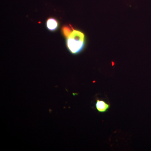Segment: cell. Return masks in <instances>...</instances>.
Segmentation results:
<instances>
[{
	"mask_svg": "<svg viewBox=\"0 0 151 151\" xmlns=\"http://www.w3.org/2000/svg\"><path fill=\"white\" fill-rule=\"evenodd\" d=\"M68 48L73 54H78L82 51L85 46V36L81 32L73 30L66 41Z\"/></svg>",
	"mask_w": 151,
	"mask_h": 151,
	"instance_id": "cell-1",
	"label": "cell"
},
{
	"mask_svg": "<svg viewBox=\"0 0 151 151\" xmlns=\"http://www.w3.org/2000/svg\"><path fill=\"white\" fill-rule=\"evenodd\" d=\"M95 106L98 112L100 113H105L109 109L110 105L104 100L97 99L95 104Z\"/></svg>",
	"mask_w": 151,
	"mask_h": 151,
	"instance_id": "cell-2",
	"label": "cell"
},
{
	"mask_svg": "<svg viewBox=\"0 0 151 151\" xmlns=\"http://www.w3.org/2000/svg\"><path fill=\"white\" fill-rule=\"evenodd\" d=\"M47 27L49 30L53 31L55 30L58 27V22L55 19L51 18L47 20Z\"/></svg>",
	"mask_w": 151,
	"mask_h": 151,
	"instance_id": "cell-3",
	"label": "cell"
},
{
	"mask_svg": "<svg viewBox=\"0 0 151 151\" xmlns=\"http://www.w3.org/2000/svg\"><path fill=\"white\" fill-rule=\"evenodd\" d=\"M62 30L63 34L67 38L70 36V34L73 31H71L70 28L67 26H64V27H63Z\"/></svg>",
	"mask_w": 151,
	"mask_h": 151,
	"instance_id": "cell-4",
	"label": "cell"
}]
</instances>
